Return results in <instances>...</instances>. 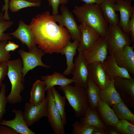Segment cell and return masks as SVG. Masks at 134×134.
I'll return each mask as SVG.
<instances>
[{"mask_svg": "<svg viewBox=\"0 0 134 134\" xmlns=\"http://www.w3.org/2000/svg\"><path fill=\"white\" fill-rule=\"evenodd\" d=\"M108 129V134H118V132L114 128H113V129Z\"/></svg>", "mask_w": 134, "mask_h": 134, "instance_id": "obj_44", "label": "cell"}, {"mask_svg": "<svg viewBox=\"0 0 134 134\" xmlns=\"http://www.w3.org/2000/svg\"><path fill=\"white\" fill-rule=\"evenodd\" d=\"M84 2L85 3L88 4H95L100 5L105 0H78Z\"/></svg>", "mask_w": 134, "mask_h": 134, "instance_id": "obj_43", "label": "cell"}, {"mask_svg": "<svg viewBox=\"0 0 134 134\" xmlns=\"http://www.w3.org/2000/svg\"><path fill=\"white\" fill-rule=\"evenodd\" d=\"M89 77L100 90L107 88L110 84L111 78L105 70L100 62L88 65Z\"/></svg>", "mask_w": 134, "mask_h": 134, "instance_id": "obj_12", "label": "cell"}, {"mask_svg": "<svg viewBox=\"0 0 134 134\" xmlns=\"http://www.w3.org/2000/svg\"><path fill=\"white\" fill-rule=\"evenodd\" d=\"M131 0L132 1H134V0Z\"/></svg>", "mask_w": 134, "mask_h": 134, "instance_id": "obj_47", "label": "cell"}, {"mask_svg": "<svg viewBox=\"0 0 134 134\" xmlns=\"http://www.w3.org/2000/svg\"><path fill=\"white\" fill-rule=\"evenodd\" d=\"M73 12L80 24L84 23L104 37L109 24L103 15L100 5L85 3L75 6Z\"/></svg>", "mask_w": 134, "mask_h": 134, "instance_id": "obj_2", "label": "cell"}, {"mask_svg": "<svg viewBox=\"0 0 134 134\" xmlns=\"http://www.w3.org/2000/svg\"><path fill=\"white\" fill-rule=\"evenodd\" d=\"M72 134H92L96 128L94 126L84 125L79 121H76L72 124Z\"/></svg>", "mask_w": 134, "mask_h": 134, "instance_id": "obj_33", "label": "cell"}, {"mask_svg": "<svg viewBox=\"0 0 134 134\" xmlns=\"http://www.w3.org/2000/svg\"><path fill=\"white\" fill-rule=\"evenodd\" d=\"M114 129L118 134H134V124L125 120H119Z\"/></svg>", "mask_w": 134, "mask_h": 134, "instance_id": "obj_32", "label": "cell"}, {"mask_svg": "<svg viewBox=\"0 0 134 134\" xmlns=\"http://www.w3.org/2000/svg\"><path fill=\"white\" fill-rule=\"evenodd\" d=\"M6 86L2 84L0 91V121L2 119V118L6 111V107L7 102L6 96Z\"/></svg>", "mask_w": 134, "mask_h": 134, "instance_id": "obj_34", "label": "cell"}, {"mask_svg": "<svg viewBox=\"0 0 134 134\" xmlns=\"http://www.w3.org/2000/svg\"><path fill=\"white\" fill-rule=\"evenodd\" d=\"M114 87L123 102L128 108H134V79L113 78Z\"/></svg>", "mask_w": 134, "mask_h": 134, "instance_id": "obj_8", "label": "cell"}, {"mask_svg": "<svg viewBox=\"0 0 134 134\" xmlns=\"http://www.w3.org/2000/svg\"><path fill=\"white\" fill-rule=\"evenodd\" d=\"M30 25L36 44L46 53H59L71 39L67 29L58 25L48 11L36 15Z\"/></svg>", "mask_w": 134, "mask_h": 134, "instance_id": "obj_1", "label": "cell"}, {"mask_svg": "<svg viewBox=\"0 0 134 134\" xmlns=\"http://www.w3.org/2000/svg\"><path fill=\"white\" fill-rule=\"evenodd\" d=\"M108 128H95L93 131L92 134H108Z\"/></svg>", "mask_w": 134, "mask_h": 134, "instance_id": "obj_42", "label": "cell"}, {"mask_svg": "<svg viewBox=\"0 0 134 134\" xmlns=\"http://www.w3.org/2000/svg\"><path fill=\"white\" fill-rule=\"evenodd\" d=\"M60 9L61 14L53 15L55 22L58 23L59 25L65 27L71 36V39L80 41L81 34L74 17L64 5H62Z\"/></svg>", "mask_w": 134, "mask_h": 134, "instance_id": "obj_7", "label": "cell"}, {"mask_svg": "<svg viewBox=\"0 0 134 134\" xmlns=\"http://www.w3.org/2000/svg\"><path fill=\"white\" fill-rule=\"evenodd\" d=\"M45 85L44 82L38 79L34 83L30 92V103L34 105H38L45 100Z\"/></svg>", "mask_w": 134, "mask_h": 134, "instance_id": "obj_25", "label": "cell"}, {"mask_svg": "<svg viewBox=\"0 0 134 134\" xmlns=\"http://www.w3.org/2000/svg\"><path fill=\"white\" fill-rule=\"evenodd\" d=\"M79 42L76 40L73 42L69 41L59 51V53L65 55L66 59L67 67L63 73L65 75H68L71 74L73 64L74 57L76 54Z\"/></svg>", "mask_w": 134, "mask_h": 134, "instance_id": "obj_21", "label": "cell"}, {"mask_svg": "<svg viewBox=\"0 0 134 134\" xmlns=\"http://www.w3.org/2000/svg\"><path fill=\"white\" fill-rule=\"evenodd\" d=\"M47 98L41 103L34 105L27 102L25 104L23 116L27 126L29 127L41 118L46 117Z\"/></svg>", "mask_w": 134, "mask_h": 134, "instance_id": "obj_13", "label": "cell"}, {"mask_svg": "<svg viewBox=\"0 0 134 134\" xmlns=\"http://www.w3.org/2000/svg\"><path fill=\"white\" fill-rule=\"evenodd\" d=\"M114 0H105L100 6L104 18L109 24L118 25L119 19L114 5Z\"/></svg>", "mask_w": 134, "mask_h": 134, "instance_id": "obj_24", "label": "cell"}, {"mask_svg": "<svg viewBox=\"0 0 134 134\" xmlns=\"http://www.w3.org/2000/svg\"><path fill=\"white\" fill-rule=\"evenodd\" d=\"M128 27L130 34L132 43L134 42V13L133 14L128 23Z\"/></svg>", "mask_w": 134, "mask_h": 134, "instance_id": "obj_38", "label": "cell"}, {"mask_svg": "<svg viewBox=\"0 0 134 134\" xmlns=\"http://www.w3.org/2000/svg\"><path fill=\"white\" fill-rule=\"evenodd\" d=\"M102 64L105 70L111 78L116 77L129 79L132 78L126 69L117 64L113 55H108Z\"/></svg>", "mask_w": 134, "mask_h": 134, "instance_id": "obj_20", "label": "cell"}, {"mask_svg": "<svg viewBox=\"0 0 134 134\" xmlns=\"http://www.w3.org/2000/svg\"><path fill=\"white\" fill-rule=\"evenodd\" d=\"M41 4V2H33L25 0H10L8 4V9L12 12H17L24 8L39 7Z\"/></svg>", "mask_w": 134, "mask_h": 134, "instance_id": "obj_30", "label": "cell"}, {"mask_svg": "<svg viewBox=\"0 0 134 134\" xmlns=\"http://www.w3.org/2000/svg\"><path fill=\"white\" fill-rule=\"evenodd\" d=\"M1 12H0V14Z\"/></svg>", "mask_w": 134, "mask_h": 134, "instance_id": "obj_46", "label": "cell"}, {"mask_svg": "<svg viewBox=\"0 0 134 134\" xmlns=\"http://www.w3.org/2000/svg\"><path fill=\"white\" fill-rule=\"evenodd\" d=\"M18 53L22 58V72L24 80L27 73L37 66H40L46 68L51 67L42 62V58L46 53L36 45L32 47L29 52L21 49L18 51Z\"/></svg>", "mask_w": 134, "mask_h": 134, "instance_id": "obj_6", "label": "cell"}, {"mask_svg": "<svg viewBox=\"0 0 134 134\" xmlns=\"http://www.w3.org/2000/svg\"><path fill=\"white\" fill-rule=\"evenodd\" d=\"M3 14L0 15V41L11 40L12 37L9 34L5 33L4 32L13 24L12 21L5 20L3 18Z\"/></svg>", "mask_w": 134, "mask_h": 134, "instance_id": "obj_31", "label": "cell"}, {"mask_svg": "<svg viewBox=\"0 0 134 134\" xmlns=\"http://www.w3.org/2000/svg\"><path fill=\"white\" fill-rule=\"evenodd\" d=\"M19 47L18 44L9 41L6 44L5 49L7 51L10 52L15 51Z\"/></svg>", "mask_w": 134, "mask_h": 134, "instance_id": "obj_41", "label": "cell"}, {"mask_svg": "<svg viewBox=\"0 0 134 134\" xmlns=\"http://www.w3.org/2000/svg\"><path fill=\"white\" fill-rule=\"evenodd\" d=\"M9 34L19 39L23 44H25L29 50L36 45L30 25L27 24L21 20L19 21L17 29Z\"/></svg>", "mask_w": 134, "mask_h": 134, "instance_id": "obj_17", "label": "cell"}, {"mask_svg": "<svg viewBox=\"0 0 134 134\" xmlns=\"http://www.w3.org/2000/svg\"><path fill=\"white\" fill-rule=\"evenodd\" d=\"M79 121L85 125L93 126L96 128H107L100 119L96 108L92 109L90 106L87 110L85 116L80 117Z\"/></svg>", "mask_w": 134, "mask_h": 134, "instance_id": "obj_26", "label": "cell"}, {"mask_svg": "<svg viewBox=\"0 0 134 134\" xmlns=\"http://www.w3.org/2000/svg\"><path fill=\"white\" fill-rule=\"evenodd\" d=\"M82 54L88 65L97 62L102 63L108 54V45L105 38L101 36L91 47L82 51Z\"/></svg>", "mask_w": 134, "mask_h": 134, "instance_id": "obj_10", "label": "cell"}, {"mask_svg": "<svg viewBox=\"0 0 134 134\" xmlns=\"http://www.w3.org/2000/svg\"><path fill=\"white\" fill-rule=\"evenodd\" d=\"M111 107L118 120H125L134 124V114L123 102L114 104Z\"/></svg>", "mask_w": 134, "mask_h": 134, "instance_id": "obj_27", "label": "cell"}, {"mask_svg": "<svg viewBox=\"0 0 134 134\" xmlns=\"http://www.w3.org/2000/svg\"><path fill=\"white\" fill-rule=\"evenodd\" d=\"M109 85L105 89L100 90L99 97L100 100L110 107L114 104L123 102L114 85L113 78H111Z\"/></svg>", "mask_w": 134, "mask_h": 134, "instance_id": "obj_23", "label": "cell"}, {"mask_svg": "<svg viewBox=\"0 0 134 134\" xmlns=\"http://www.w3.org/2000/svg\"><path fill=\"white\" fill-rule=\"evenodd\" d=\"M86 90L90 107L92 109L96 108L100 100L99 93L100 90L89 77Z\"/></svg>", "mask_w": 134, "mask_h": 134, "instance_id": "obj_28", "label": "cell"}, {"mask_svg": "<svg viewBox=\"0 0 134 134\" xmlns=\"http://www.w3.org/2000/svg\"><path fill=\"white\" fill-rule=\"evenodd\" d=\"M18 134L11 128L5 125H0V134Z\"/></svg>", "mask_w": 134, "mask_h": 134, "instance_id": "obj_40", "label": "cell"}, {"mask_svg": "<svg viewBox=\"0 0 134 134\" xmlns=\"http://www.w3.org/2000/svg\"><path fill=\"white\" fill-rule=\"evenodd\" d=\"M47 95V117L49 123L56 134H64V127L60 114L55 106L51 89H48Z\"/></svg>", "mask_w": 134, "mask_h": 134, "instance_id": "obj_9", "label": "cell"}, {"mask_svg": "<svg viewBox=\"0 0 134 134\" xmlns=\"http://www.w3.org/2000/svg\"><path fill=\"white\" fill-rule=\"evenodd\" d=\"M29 2H40L43 0H25Z\"/></svg>", "mask_w": 134, "mask_h": 134, "instance_id": "obj_45", "label": "cell"}, {"mask_svg": "<svg viewBox=\"0 0 134 134\" xmlns=\"http://www.w3.org/2000/svg\"><path fill=\"white\" fill-rule=\"evenodd\" d=\"M12 111L15 114L14 118L12 120H2L0 121V125L8 126L18 134H35V133L29 128L25 122L21 110L16 109Z\"/></svg>", "mask_w": 134, "mask_h": 134, "instance_id": "obj_18", "label": "cell"}, {"mask_svg": "<svg viewBox=\"0 0 134 134\" xmlns=\"http://www.w3.org/2000/svg\"><path fill=\"white\" fill-rule=\"evenodd\" d=\"M134 46L126 45L113 54L117 64L126 69L130 75H134Z\"/></svg>", "mask_w": 134, "mask_h": 134, "instance_id": "obj_15", "label": "cell"}, {"mask_svg": "<svg viewBox=\"0 0 134 134\" xmlns=\"http://www.w3.org/2000/svg\"><path fill=\"white\" fill-rule=\"evenodd\" d=\"M51 89L53 96L54 103L56 108L60 113L64 125L67 123V119L65 108L66 105L65 97L61 96L56 89L54 87Z\"/></svg>", "mask_w": 134, "mask_h": 134, "instance_id": "obj_29", "label": "cell"}, {"mask_svg": "<svg viewBox=\"0 0 134 134\" xmlns=\"http://www.w3.org/2000/svg\"><path fill=\"white\" fill-rule=\"evenodd\" d=\"M69 104L74 110L75 116L78 118L84 117L90 106L87 90L82 87L74 84L60 86Z\"/></svg>", "mask_w": 134, "mask_h": 134, "instance_id": "obj_4", "label": "cell"}, {"mask_svg": "<svg viewBox=\"0 0 134 134\" xmlns=\"http://www.w3.org/2000/svg\"><path fill=\"white\" fill-rule=\"evenodd\" d=\"M131 0H114V7L116 11L119 12L120 18L118 25L130 37L128 27V22L134 13V7L132 5Z\"/></svg>", "mask_w": 134, "mask_h": 134, "instance_id": "obj_14", "label": "cell"}, {"mask_svg": "<svg viewBox=\"0 0 134 134\" xmlns=\"http://www.w3.org/2000/svg\"><path fill=\"white\" fill-rule=\"evenodd\" d=\"M104 37L108 43L109 55H113L125 45H131L132 43L131 37L118 25L109 24Z\"/></svg>", "mask_w": 134, "mask_h": 134, "instance_id": "obj_5", "label": "cell"}, {"mask_svg": "<svg viewBox=\"0 0 134 134\" xmlns=\"http://www.w3.org/2000/svg\"><path fill=\"white\" fill-rule=\"evenodd\" d=\"M8 66L6 62H0V87L3 79L7 74Z\"/></svg>", "mask_w": 134, "mask_h": 134, "instance_id": "obj_37", "label": "cell"}, {"mask_svg": "<svg viewBox=\"0 0 134 134\" xmlns=\"http://www.w3.org/2000/svg\"><path fill=\"white\" fill-rule=\"evenodd\" d=\"M4 4L3 6L2 9L1 13L4 12L3 14V18L4 20H9L10 17L8 13V4L10 0H3Z\"/></svg>", "mask_w": 134, "mask_h": 134, "instance_id": "obj_39", "label": "cell"}, {"mask_svg": "<svg viewBox=\"0 0 134 134\" xmlns=\"http://www.w3.org/2000/svg\"><path fill=\"white\" fill-rule=\"evenodd\" d=\"M6 62L8 66L7 75L11 85L10 92L7 97V100L10 104H16L23 100L20 95L24 88L22 72V62L19 58L9 60Z\"/></svg>", "mask_w": 134, "mask_h": 134, "instance_id": "obj_3", "label": "cell"}, {"mask_svg": "<svg viewBox=\"0 0 134 134\" xmlns=\"http://www.w3.org/2000/svg\"><path fill=\"white\" fill-rule=\"evenodd\" d=\"M7 42V41H0V62H7L11 58L10 52L7 51L5 49Z\"/></svg>", "mask_w": 134, "mask_h": 134, "instance_id": "obj_35", "label": "cell"}, {"mask_svg": "<svg viewBox=\"0 0 134 134\" xmlns=\"http://www.w3.org/2000/svg\"><path fill=\"white\" fill-rule=\"evenodd\" d=\"M78 54L75 57L71 73L74 84L87 90L89 77L88 65L84 60L82 51L77 49Z\"/></svg>", "mask_w": 134, "mask_h": 134, "instance_id": "obj_11", "label": "cell"}, {"mask_svg": "<svg viewBox=\"0 0 134 134\" xmlns=\"http://www.w3.org/2000/svg\"><path fill=\"white\" fill-rule=\"evenodd\" d=\"M96 109L98 115L103 123L106 126L114 128L119 120L111 107L100 99Z\"/></svg>", "mask_w": 134, "mask_h": 134, "instance_id": "obj_19", "label": "cell"}, {"mask_svg": "<svg viewBox=\"0 0 134 134\" xmlns=\"http://www.w3.org/2000/svg\"><path fill=\"white\" fill-rule=\"evenodd\" d=\"M49 5L52 7V15L58 14V9L59 5H64L67 3L68 0H47Z\"/></svg>", "mask_w": 134, "mask_h": 134, "instance_id": "obj_36", "label": "cell"}, {"mask_svg": "<svg viewBox=\"0 0 134 134\" xmlns=\"http://www.w3.org/2000/svg\"><path fill=\"white\" fill-rule=\"evenodd\" d=\"M81 38L77 49L82 52L90 49L101 36L98 32L84 23L78 25Z\"/></svg>", "mask_w": 134, "mask_h": 134, "instance_id": "obj_16", "label": "cell"}, {"mask_svg": "<svg viewBox=\"0 0 134 134\" xmlns=\"http://www.w3.org/2000/svg\"><path fill=\"white\" fill-rule=\"evenodd\" d=\"M40 78L45 83L46 91L55 86H64L74 83L72 79H69L63 74L56 72L50 75L41 76Z\"/></svg>", "mask_w": 134, "mask_h": 134, "instance_id": "obj_22", "label": "cell"}]
</instances>
